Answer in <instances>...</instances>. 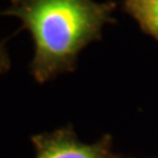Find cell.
Here are the masks:
<instances>
[{"label": "cell", "instance_id": "obj_1", "mask_svg": "<svg viewBox=\"0 0 158 158\" xmlns=\"http://www.w3.org/2000/svg\"><path fill=\"white\" fill-rule=\"evenodd\" d=\"M115 1L11 0L0 15L18 18L34 45L29 70L45 83L76 68L81 52L102 38L103 28L116 23Z\"/></svg>", "mask_w": 158, "mask_h": 158}, {"label": "cell", "instance_id": "obj_2", "mask_svg": "<svg viewBox=\"0 0 158 158\" xmlns=\"http://www.w3.org/2000/svg\"><path fill=\"white\" fill-rule=\"evenodd\" d=\"M35 158H119L113 152L111 137L95 143H83L70 127L42 132L32 137Z\"/></svg>", "mask_w": 158, "mask_h": 158}, {"label": "cell", "instance_id": "obj_3", "mask_svg": "<svg viewBox=\"0 0 158 158\" xmlns=\"http://www.w3.org/2000/svg\"><path fill=\"white\" fill-rule=\"evenodd\" d=\"M123 7L145 33L158 41V0H123Z\"/></svg>", "mask_w": 158, "mask_h": 158}, {"label": "cell", "instance_id": "obj_4", "mask_svg": "<svg viewBox=\"0 0 158 158\" xmlns=\"http://www.w3.org/2000/svg\"><path fill=\"white\" fill-rule=\"evenodd\" d=\"M10 68H11V59L4 40V41H0V76L7 73Z\"/></svg>", "mask_w": 158, "mask_h": 158}]
</instances>
